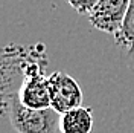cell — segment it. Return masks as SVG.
<instances>
[{"instance_id": "cell-1", "label": "cell", "mask_w": 134, "mask_h": 133, "mask_svg": "<svg viewBox=\"0 0 134 133\" xmlns=\"http://www.w3.org/2000/svg\"><path fill=\"white\" fill-rule=\"evenodd\" d=\"M0 115L8 116L18 133H61L58 112L52 107L40 110L25 107L14 93L0 98Z\"/></svg>"}, {"instance_id": "cell-2", "label": "cell", "mask_w": 134, "mask_h": 133, "mask_svg": "<svg viewBox=\"0 0 134 133\" xmlns=\"http://www.w3.org/2000/svg\"><path fill=\"white\" fill-rule=\"evenodd\" d=\"M49 93L50 107L59 115L82 106L84 95L81 86L66 72H53L49 75Z\"/></svg>"}, {"instance_id": "cell-3", "label": "cell", "mask_w": 134, "mask_h": 133, "mask_svg": "<svg viewBox=\"0 0 134 133\" xmlns=\"http://www.w3.org/2000/svg\"><path fill=\"white\" fill-rule=\"evenodd\" d=\"M131 0H99L88 14V20L94 29L105 34H114L120 29Z\"/></svg>"}, {"instance_id": "cell-4", "label": "cell", "mask_w": 134, "mask_h": 133, "mask_svg": "<svg viewBox=\"0 0 134 133\" xmlns=\"http://www.w3.org/2000/svg\"><path fill=\"white\" fill-rule=\"evenodd\" d=\"M93 113L90 107H75L59 115L61 133H92Z\"/></svg>"}, {"instance_id": "cell-5", "label": "cell", "mask_w": 134, "mask_h": 133, "mask_svg": "<svg viewBox=\"0 0 134 133\" xmlns=\"http://www.w3.org/2000/svg\"><path fill=\"white\" fill-rule=\"evenodd\" d=\"M114 43L125 50L128 58H134V0L130 2L120 29L114 35Z\"/></svg>"}, {"instance_id": "cell-6", "label": "cell", "mask_w": 134, "mask_h": 133, "mask_svg": "<svg viewBox=\"0 0 134 133\" xmlns=\"http://www.w3.org/2000/svg\"><path fill=\"white\" fill-rule=\"evenodd\" d=\"M98 2L99 0H67V3L73 8V11L81 16H88L92 9L98 5Z\"/></svg>"}]
</instances>
